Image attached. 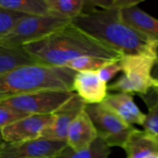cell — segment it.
<instances>
[{
    "instance_id": "11",
    "label": "cell",
    "mask_w": 158,
    "mask_h": 158,
    "mask_svg": "<svg viewBox=\"0 0 158 158\" xmlns=\"http://www.w3.org/2000/svg\"><path fill=\"white\" fill-rule=\"evenodd\" d=\"M72 87L86 104L101 103L108 94L107 84L100 78L97 71L77 73Z\"/></svg>"
},
{
    "instance_id": "25",
    "label": "cell",
    "mask_w": 158,
    "mask_h": 158,
    "mask_svg": "<svg viewBox=\"0 0 158 158\" xmlns=\"http://www.w3.org/2000/svg\"><path fill=\"white\" fill-rule=\"evenodd\" d=\"M26 116L29 115L16 112V111L6 107V106H0V127H3L9 123H12L19 119L26 117Z\"/></svg>"
},
{
    "instance_id": "26",
    "label": "cell",
    "mask_w": 158,
    "mask_h": 158,
    "mask_svg": "<svg viewBox=\"0 0 158 158\" xmlns=\"http://www.w3.org/2000/svg\"><path fill=\"white\" fill-rule=\"evenodd\" d=\"M4 140H3L2 137V127H0V149H1L2 146L4 143Z\"/></svg>"
},
{
    "instance_id": "23",
    "label": "cell",
    "mask_w": 158,
    "mask_h": 158,
    "mask_svg": "<svg viewBox=\"0 0 158 158\" xmlns=\"http://www.w3.org/2000/svg\"><path fill=\"white\" fill-rule=\"evenodd\" d=\"M26 15L0 9V40L14 27L20 19Z\"/></svg>"
},
{
    "instance_id": "9",
    "label": "cell",
    "mask_w": 158,
    "mask_h": 158,
    "mask_svg": "<svg viewBox=\"0 0 158 158\" xmlns=\"http://www.w3.org/2000/svg\"><path fill=\"white\" fill-rule=\"evenodd\" d=\"M52 120V114L26 116L2 127L3 140L7 143H18L40 138Z\"/></svg>"
},
{
    "instance_id": "17",
    "label": "cell",
    "mask_w": 158,
    "mask_h": 158,
    "mask_svg": "<svg viewBox=\"0 0 158 158\" xmlns=\"http://www.w3.org/2000/svg\"><path fill=\"white\" fill-rule=\"evenodd\" d=\"M0 9L26 15L49 14L45 0H0Z\"/></svg>"
},
{
    "instance_id": "16",
    "label": "cell",
    "mask_w": 158,
    "mask_h": 158,
    "mask_svg": "<svg viewBox=\"0 0 158 158\" xmlns=\"http://www.w3.org/2000/svg\"><path fill=\"white\" fill-rule=\"evenodd\" d=\"M37 64L40 63L23 46H9L0 43V74Z\"/></svg>"
},
{
    "instance_id": "4",
    "label": "cell",
    "mask_w": 158,
    "mask_h": 158,
    "mask_svg": "<svg viewBox=\"0 0 158 158\" xmlns=\"http://www.w3.org/2000/svg\"><path fill=\"white\" fill-rule=\"evenodd\" d=\"M123 75L107 86L109 91L127 93L140 97L158 89V78L154 77L153 69L158 59L148 56L131 54L123 55L120 59Z\"/></svg>"
},
{
    "instance_id": "8",
    "label": "cell",
    "mask_w": 158,
    "mask_h": 158,
    "mask_svg": "<svg viewBox=\"0 0 158 158\" xmlns=\"http://www.w3.org/2000/svg\"><path fill=\"white\" fill-rule=\"evenodd\" d=\"M67 148L66 141L39 138L18 143L4 142L0 158H60Z\"/></svg>"
},
{
    "instance_id": "2",
    "label": "cell",
    "mask_w": 158,
    "mask_h": 158,
    "mask_svg": "<svg viewBox=\"0 0 158 158\" xmlns=\"http://www.w3.org/2000/svg\"><path fill=\"white\" fill-rule=\"evenodd\" d=\"M23 47L40 64L56 67H65L72 60L85 56L109 60H119L123 56L71 23Z\"/></svg>"
},
{
    "instance_id": "7",
    "label": "cell",
    "mask_w": 158,
    "mask_h": 158,
    "mask_svg": "<svg viewBox=\"0 0 158 158\" xmlns=\"http://www.w3.org/2000/svg\"><path fill=\"white\" fill-rule=\"evenodd\" d=\"M85 110L95 127L98 137L104 140L110 148H123L134 126L123 121L102 103L86 104Z\"/></svg>"
},
{
    "instance_id": "18",
    "label": "cell",
    "mask_w": 158,
    "mask_h": 158,
    "mask_svg": "<svg viewBox=\"0 0 158 158\" xmlns=\"http://www.w3.org/2000/svg\"><path fill=\"white\" fill-rule=\"evenodd\" d=\"M49 14L72 22L84 11L85 0H45Z\"/></svg>"
},
{
    "instance_id": "12",
    "label": "cell",
    "mask_w": 158,
    "mask_h": 158,
    "mask_svg": "<svg viewBox=\"0 0 158 158\" xmlns=\"http://www.w3.org/2000/svg\"><path fill=\"white\" fill-rule=\"evenodd\" d=\"M97 137L95 127L84 109L69 125L66 143L71 150L80 151L89 148Z\"/></svg>"
},
{
    "instance_id": "5",
    "label": "cell",
    "mask_w": 158,
    "mask_h": 158,
    "mask_svg": "<svg viewBox=\"0 0 158 158\" xmlns=\"http://www.w3.org/2000/svg\"><path fill=\"white\" fill-rule=\"evenodd\" d=\"M70 23L69 19L52 14L26 15L0 40V43L9 46H23L50 35Z\"/></svg>"
},
{
    "instance_id": "3",
    "label": "cell",
    "mask_w": 158,
    "mask_h": 158,
    "mask_svg": "<svg viewBox=\"0 0 158 158\" xmlns=\"http://www.w3.org/2000/svg\"><path fill=\"white\" fill-rule=\"evenodd\" d=\"M77 72L66 67L37 64L0 74V102L40 90L73 91Z\"/></svg>"
},
{
    "instance_id": "15",
    "label": "cell",
    "mask_w": 158,
    "mask_h": 158,
    "mask_svg": "<svg viewBox=\"0 0 158 158\" xmlns=\"http://www.w3.org/2000/svg\"><path fill=\"white\" fill-rule=\"evenodd\" d=\"M120 14L125 23L158 43V19L142 10L138 6L121 9Z\"/></svg>"
},
{
    "instance_id": "13",
    "label": "cell",
    "mask_w": 158,
    "mask_h": 158,
    "mask_svg": "<svg viewBox=\"0 0 158 158\" xmlns=\"http://www.w3.org/2000/svg\"><path fill=\"white\" fill-rule=\"evenodd\" d=\"M102 103L127 124L143 126L146 114L137 106L132 94L127 93L108 94Z\"/></svg>"
},
{
    "instance_id": "6",
    "label": "cell",
    "mask_w": 158,
    "mask_h": 158,
    "mask_svg": "<svg viewBox=\"0 0 158 158\" xmlns=\"http://www.w3.org/2000/svg\"><path fill=\"white\" fill-rule=\"evenodd\" d=\"M74 92L40 90L17 96L0 102V106L27 115H49L61 107L73 96Z\"/></svg>"
},
{
    "instance_id": "20",
    "label": "cell",
    "mask_w": 158,
    "mask_h": 158,
    "mask_svg": "<svg viewBox=\"0 0 158 158\" xmlns=\"http://www.w3.org/2000/svg\"><path fill=\"white\" fill-rule=\"evenodd\" d=\"M141 97L146 103L148 113L146 114L143 128L158 137V89H153Z\"/></svg>"
},
{
    "instance_id": "22",
    "label": "cell",
    "mask_w": 158,
    "mask_h": 158,
    "mask_svg": "<svg viewBox=\"0 0 158 158\" xmlns=\"http://www.w3.org/2000/svg\"><path fill=\"white\" fill-rule=\"evenodd\" d=\"M141 2L140 0H85L83 12L97 9V7L101 9L121 10L133 6H138Z\"/></svg>"
},
{
    "instance_id": "24",
    "label": "cell",
    "mask_w": 158,
    "mask_h": 158,
    "mask_svg": "<svg viewBox=\"0 0 158 158\" xmlns=\"http://www.w3.org/2000/svg\"><path fill=\"white\" fill-rule=\"evenodd\" d=\"M119 60H114V61L110 62L107 64L104 65L98 70H97L99 77L103 82L107 83L117 74L122 72V68Z\"/></svg>"
},
{
    "instance_id": "21",
    "label": "cell",
    "mask_w": 158,
    "mask_h": 158,
    "mask_svg": "<svg viewBox=\"0 0 158 158\" xmlns=\"http://www.w3.org/2000/svg\"><path fill=\"white\" fill-rule=\"evenodd\" d=\"M114 60H109L100 57L80 56L69 62L65 67L75 71V72H85V71H97L100 68L107 64L108 63Z\"/></svg>"
},
{
    "instance_id": "1",
    "label": "cell",
    "mask_w": 158,
    "mask_h": 158,
    "mask_svg": "<svg viewBox=\"0 0 158 158\" xmlns=\"http://www.w3.org/2000/svg\"><path fill=\"white\" fill-rule=\"evenodd\" d=\"M71 23L122 55L158 59V43L125 23L120 10L94 9L80 14Z\"/></svg>"
},
{
    "instance_id": "14",
    "label": "cell",
    "mask_w": 158,
    "mask_h": 158,
    "mask_svg": "<svg viewBox=\"0 0 158 158\" xmlns=\"http://www.w3.org/2000/svg\"><path fill=\"white\" fill-rule=\"evenodd\" d=\"M123 149L127 158L158 157V137L155 134L134 127Z\"/></svg>"
},
{
    "instance_id": "27",
    "label": "cell",
    "mask_w": 158,
    "mask_h": 158,
    "mask_svg": "<svg viewBox=\"0 0 158 158\" xmlns=\"http://www.w3.org/2000/svg\"><path fill=\"white\" fill-rule=\"evenodd\" d=\"M155 158H158V157H155Z\"/></svg>"
},
{
    "instance_id": "10",
    "label": "cell",
    "mask_w": 158,
    "mask_h": 158,
    "mask_svg": "<svg viewBox=\"0 0 158 158\" xmlns=\"http://www.w3.org/2000/svg\"><path fill=\"white\" fill-rule=\"evenodd\" d=\"M86 103L77 94L52 114L53 120L40 138L66 141L68 128L75 117L85 109Z\"/></svg>"
},
{
    "instance_id": "19",
    "label": "cell",
    "mask_w": 158,
    "mask_h": 158,
    "mask_svg": "<svg viewBox=\"0 0 158 158\" xmlns=\"http://www.w3.org/2000/svg\"><path fill=\"white\" fill-rule=\"evenodd\" d=\"M110 148L104 140L97 137L89 148L82 151H74L67 147L60 158H109Z\"/></svg>"
}]
</instances>
